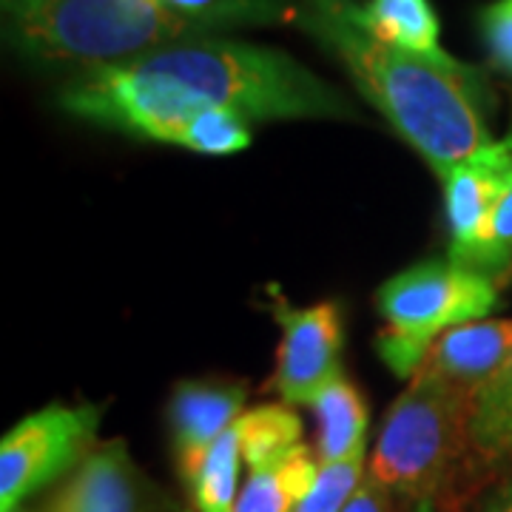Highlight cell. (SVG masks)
<instances>
[{"label": "cell", "instance_id": "6", "mask_svg": "<svg viewBox=\"0 0 512 512\" xmlns=\"http://www.w3.org/2000/svg\"><path fill=\"white\" fill-rule=\"evenodd\" d=\"M100 410L92 404H49L18 421L0 441V512L77 470L97 447Z\"/></svg>", "mask_w": 512, "mask_h": 512}, {"label": "cell", "instance_id": "11", "mask_svg": "<svg viewBox=\"0 0 512 512\" xmlns=\"http://www.w3.org/2000/svg\"><path fill=\"white\" fill-rule=\"evenodd\" d=\"M510 356L512 319H478L444 330L419 370L476 396Z\"/></svg>", "mask_w": 512, "mask_h": 512}, {"label": "cell", "instance_id": "15", "mask_svg": "<svg viewBox=\"0 0 512 512\" xmlns=\"http://www.w3.org/2000/svg\"><path fill=\"white\" fill-rule=\"evenodd\" d=\"M245 470L274 464L302 444V419L291 404H259L245 410L237 421Z\"/></svg>", "mask_w": 512, "mask_h": 512}, {"label": "cell", "instance_id": "2", "mask_svg": "<svg viewBox=\"0 0 512 512\" xmlns=\"http://www.w3.org/2000/svg\"><path fill=\"white\" fill-rule=\"evenodd\" d=\"M350 15L328 18L308 9L305 32L345 63L356 89L416 148L441 180L493 143L487 128V80L453 55H416L384 46Z\"/></svg>", "mask_w": 512, "mask_h": 512}, {"label": "cell", "instance_id": "4", "mask_svg": "<svg viewBox=\"0 0 512 512\" xmlns=\"http://www.w3.org/2000/svg\"><path fill=\"white\" fill-rule=\"evenodd\" d=\"M470 407V393L419 370L384 416L367 478L393 498H433L470 444Z\"/></svg>", "mask_w": 512, "mask_h": 512}, {"label": "cell", "instance_id": "24", "mask_svg": "<svg viewBox=\"0 0 512 512\" xmlns=\"http://www.w3.org/2000/svg\"><path fill=\"white\" fill-rule=\"evenodd\" d=\"M313 12L319 15H328V18H339V15H350L356 6V0H311Z\"/></svg>", "mask_w": 512, "mask_h": 512}, {"label": "cell", "instance_id": "5", "mask_svg": "<svg viewBox=\"0 0 512 512\" xmlns=\"http://www.w3.org/2000/svg\"><path fill=\"white\" fill-rule=\"evenodd\" d=\"M493 276L453 259H427L393 274L376 291L384 328L376 353L399 379H413L444 330L487 319L498 308Z\"/></svg>", "mask_w": 512, "mask_h": 512}, {"label": "cell", "instance_id": "7", "mask_svg": "<svg viewBox=\"0 0 512 512\" xmlns=\"http://www.w3.org/2000/svg\"><path fill=\"white\" fill-rule=\"evenodd\" d=\"M268 311L282 330V342L276 350L274 390L285 404L311 407L313 399L333 379L345 376V328L339 305L319 302L311 308H293L285 296L276 293Z\"/></svg>", "mask_w": 512, "mask_h": 512}, {"label": "cell", "instance_id": "25", "mask_svg": "<svg viewBox=\"0 0 512 512\" xmlns=\"http://www.w3.org/2000/svg\"><path fill=\"white\" fill-rule=\"evenodd\" d=\"M481 512H512V478L507 484H501V487L484 501Z\"/></svg>", "mask_w": 512, "mask_h": 512}, {"label": "cell", "instance_id": "9", "mask_svg": "<svg viewBox=\"0 0 512 512\" xmlns=\"http://www.w3.org/2000/svg\"><path fill=\"white\" fill-rule=\"evenodd\" d=\"M165 501L128 453L126 441L97 444L46 512H163Z\"/></svg>", "mask_w": 512, "mask_h": 512}, {"label": "cell", "instance_id": "16", "mask_svg": "<svg viewBox=\"0 0 512 512\" xmlns=\"http://www.w3.org/2000/svg\"><path fill=\"white\" fill-rule=\"evenodd\" d=\"M470 447L487 461L512 453V356L473 396Z\"/></svg>", "mask_w": 512, "mask_h": 512}, {"label": "cell", "instance_id": "19", "mask_svg": "<svg viewBox=\"0 0 512 512\" xmlns=\"http://www.w3.org/2000/svg\"><path fill=\"white\" fill-rule=\"evenodd\" d=\"M171 146L188 148L208 157H228L251 146V128L231 111H202L185 120Z\"/></svg>", "mask_w": 512, "mask_h": 512}, {"label": "cell", "instance_id": "23", "mask_svg": "<svg viewBox=\"0 0 512 512\" xmlns=\"http://www.w3.org/2000/svg\"><path fill=\"white\" fill-rule=\"evenodd\" d=\"M393 501H396L393 495L387 493L384 487H379L373 478L365 476L362 487L350 498L348 510L345 512H396L393 510Z\"/></svg>", "mask_w": 512, "mask_h": 512}, {"label": "cell", "instance_id": "20", "mask_svg": "<svg viewBox=\"0 0 512 512\" xmlns=\"http://www.w3.org/2000/svg\"><path fill=\"white\" fill-rule=\"evenodd\" d=\"M367 476L365 456H353L339 464H322L308 495L293 512H345L350 498L362 487Z\"/></svg>", "mask_w": 512, "mask_h": 512}, {"label": "cell", "instance_id": "22", "mask_svg": "<svg viewBox=\"0 0 512 512\" xmlns=\"http://www.w3.org/2000/svg\"><path fill=\"white\" fill-rule=\"evenodd\" d=\"M512 259V188L510 194L504 197V202L498 205L493 222H490V231L481 242V248L476 256L470 259L467 268H476L484 274L493 276L495 271H501L507 262Z\"/></svg>", "mask_w": 512, "mask_h": 512}, {"label": "cell", "instance_id": "17", "mask_svg": "<svg viewBox=\"0 0 512 512\" xmlns=\"http://www.w3.org/2000/svg\"><path fill=\"white\" fill-rule=\"evenodd\" d=\"M242 467H245L242 439H239V427L234 424L208 450L197 476L188 484V495L197 512H237Z\"/></svg>", "mask_w": 512, "mask_h": 512}, {"label": "cell", "instance_id": "21", "mask_svg": "<svg viewBox=\"0 0 512 512\" xmlns=\"http://www.w3.org/2000/svg\"><path fill=\"white\" fill-rule=\"evenodd\" d=\"M478 32L490 63L512 77V0H493L478 12Z\"/></svg>", "mask_w": 512, "mask_h": 512}, {"label": "cell", "instance_id": "18", "mask_svg": "<svg viewBox=\"0 0 512 512\" xmlns=\"http://www.w3.org/2000/svg\"><path fill=\"white\" fill-rule=\"evenodd\" d=\"M185 18L200 20L208 29L220 32L231 26H256L291 18L288 0H160Z\"/></svg>", "mask_w": 512, "mask_h": 512}, {"label": "cell", "instance_id": "10", "mask_svg": "<svg viewBox=\"0 0 512 512\" xmlns=\"http://www.w3.org/2000/svg\"><path fill=\"white\" fill-rule=\"evenodd\" d=\"M248 384L225 382V379H197L180 382L174 387L168 421H171V444L180 478L188 487L208 450L217 444L222 433H228L245 413Z\"/></svg>", "mask_w": 512, "mask_h": 512}, {"label": "cell", "instance_id": "26", "mask_svg": "<svg viewBox=\"0 0 512 512\" xmlns=\"http://www.w3.org/2000/svg\"><path fill=\"white\" fill-rule=\"evenodd\" d=\"M413 512H436V501L433 498H424L419 504H413Z\"/></svg>", "mask_w": 512, "mask_h": 512}, {"label": "cell", "instance_id": "8", "mask_svg": "<svg viewBox=\"0 0 512 512\" xmlns=\"http://www.w3.org/2000/svg\"><path fill=\"white\" fill-rule=\"evenodd\" d=\"M444 208L450 228V254L458 265H470L490 231L498 205L512 188V123L504 137L458 163L444 180Z\"/></svg>", "mask_w": 512, "mask_h": 512}, {"label": "cell", "instance_id": "3", "mask_svg": "<svg viewBox=\"0 0 512 512\" xmlns=\"http://www.w3.org/2000/svg\"><path fill=\"white\" fill-rule=\"evenodd\" d=\"M3 6L9 40L23 55L80 72L214 35L160 0H3Z\"/></svg>", "mask_w": 512, "mask_h": 512}, {"label": "cell", "instance_id": "12", "mask_svg": "<svg viewBox=\"0 0 512 512\" xmlns=\"http://www.w3.org/2000/svg\"><path fill=\"white\" fill-rule=\"evenodd\" d=\"M316 416V456L322 464H339L365 456L367 404L348 376H339L311 402Z\"/></svg>", "mask_w": 512, "mask_h": 512}, {"label": "cell", "instance_id": "14", "mask_svg": "<svg viewBox=\"0 0 512 512\" xmlns=\"http://www.w3.org/2000/svg\"><path fill=\"white\" fill-rule=\"evenodd\" d=\"M359 26L384 46L416 52V55H441L439 18L430 0H370L356 12Z\"/></svg>", "mask_w": 512, "mask_h": 512}, {"label": "cell", "instance_id": "13", "mask_svg": "<svg viewBox=\"0 0 512 512\" xmlns=\"http://www.w3.org/2000/svg\"><path fill=\"white\" fill-rule=\"evenodd\" d=\"M322 470L316 447L299 444L293 453L274 464L248 470V478L239 490L237 512H293L308 495Z\"/></svg>", "mask_w": 512, "mask_h": 512}, {"label": "cell", "instance_id": "1", "mask_svg": "<svg viewBox=\"0 0 512 512\" xmlns=\"http://www.w3.org/2000/svg\"><path fill=\"white\" fill-rule=\"evenodd\" d=\"M57 103L77 120L168 146L202 111H231L242 120H362L345 94L291 55L220 37L80 72Z\"/></svg>", "mask_w": 512, "mask_h": 512}]
</instances>
